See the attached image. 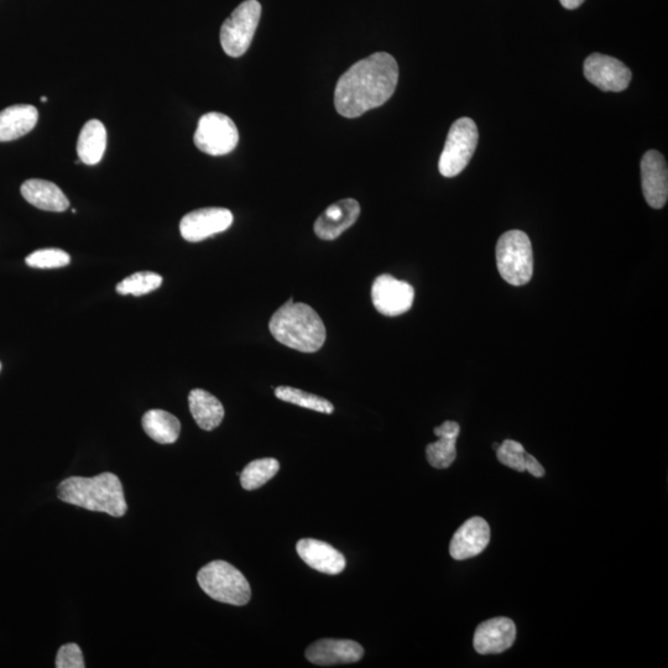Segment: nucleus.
Masks as SVG:
<instances>
[{
  "mask_svg": "<svg viewBox=\"0 0 668 668\" xmlns=\"http://www.w3.org/2000/svg\"><path fill=\"white\" fill-rule=\"evenodd\" d=\"M398 82V62L386 52H377L358 61L339 78L334 106L342 117L358 118L388 102Z\"/></svg>",
  "mask_w": 668,
  "mask_h": 668,
  "instance_id": "obj_1",
  "label": "nucleus"
},
{
  "mask_svg": "<svg viewBox=\"0 0 668 668\" xmlns=\"http://www.w3.org/2000/svg\"><path fill=\"white\" fill-rule=\"evenodd\" d=\"M57 497L64 503L114 518H122L128 510L122 482L113 473H102L92 478H67L57 488Z\"/></svg>",
  "mask_w": 668,
  "mask_h": 668,
  "instance_id": "obj_2",
  "label": "nucleus"
},
{
  "mask_svg": "<svg viewBox=\"0 0 668 668\" xmlns=\"http://www.w3.org/2000/svg\"><path fill=\"white\" fill-rule=\"evenodd\" d=\"M269 330L276 341L302 353L320 351L327 338L325 323L318 313L292 299L271 317Z\"/></svg>",
  "mask_w": 668,
  "mask_h": 668,
  "instance_id": "obj_3",
  "label": "nucleus"
},
{
  "mask_svg": "<svg viewBox=\"0 0 668 668\" xmlns=\"http://www.w3.org/2000/svg\"><path fill=\"white\" fill-rule=\"evenodd\" d=\"M197 582L208 597L224 604H248L252 597L247 578L236 567L224 561H213L202 567Z\"/></svg>",
  "mask_w": 668,
  "mask_h": 668,
  "instance_id": "obj_4",
  "label": "nucleus"
},
{
  "mask_svg": "<svg viewBox=\"0 0 668 668\" xmlns=\"http://www.w3.org/2000/svg\"><path fill=\"white\" fill-rule=\"evenodd\" d=\"M498 270L506 283L523 286L534 273V253L529 236L521 231L503 234L497 244Z\"/></svg>",
  "mask_w": 668,
  "mask_h": 668,
  "instance_id": "obj_5",
  "label": "nucleus"
},
{
  "mask_svg": "<svg viewBox=\"0 0 668 668\" xmlns=\"http://www.w3.org/2000/svg\"><path fill=\"white\" fill-rule=\"evenodd\" d=\"M478 128L471 118H461L452 124L443 148L438 169L445 177H454L466 169L478 145Z\"/></svg>",
  "mask_w": 668,
  "mask_h": 668,
  "instance_id": "obj_6",
  "label": "nucleus"
},
{
  "mask_svg": "<svg viewBox=\"0 0 668 668\" xmlns=\"http://www.w3.org/2000/svg\"><path fill=\"white\" fill-rule=\"evenodd\" d=\"M262 17V5L258 0H245L223 23L221 44L231 57H240L248 51Z\"/></svg>",
  "mask_w": 668,
  "mask_h": 668,
  "instance_id": "obj_7",
  "label": "nucleus"
},
{
  "mask_svg": "<svg viewBox=\"0 0 668 668\" xmlns=\"http://www.w3.org/2000/svg\"><path fill=\"white\" fill-rule=\"evenodd\" d=\"M193 142L202 153L212 156L227 155L237 148V125L226 114L207 113L198 120Z\"/></svg>",
  "mask_w": 668,
  "mask_h": 668,
  "instance_id": "obj_8",
  "label": "nucleus"
},
{
  "mask_svg": "<svg viewBox=\"0 0 668 668\" xmlns=\"http://www.w3.org/2000/svg\"><path fill=\"white\" fill-rule=\"evenodd\" d=\"M375 309L384 316L404 315L414 304L415 290L410 284L384 274L375 279L372 287Z\"/></svg>",
  "mask_w": 668,
  "mask_h": 668,
  "instance_id": "obj_9",
  "label": "nucleus"
},
{
  "mask_svg": "<svg viewBox=\"0 0 668 668\" xmlns=\"http://www.w3.org/2000/svg\"><path fill=\"white\" fill-rule=\"evenodd\" d=\"M233 219V213L227 208H201V210L187 213L181 219V236L190 243L202 242V240L227 231L232 226Z\"/></svg>",
  "mask_w": 668,
  "mask_h": 668,
  "instance_id": "obj_10",
  "label": "nucleus"
},
{
  "mask_svg": "<svg viewBox=\"0 0 668 668\" xmlns=\"http://www.w3.org/2000/svg\"><path fill=\"white\" fill-rule=\"evenodd\" d=\"M583 71L587 80L604 92L625 91L633 76L623 62L602 54L588 56Z\"/></svg>",
  "mask_w": 668,
  "mask_h": 668,
  "instance_id": "obj_11",
  "label": "nucleus"
},
{
  "mask_svg": "<svg viewBox=\"0 0 668 668\" xmlns=\"http://www.w3.org/2000/svg\"><path fill=\"white\" fill-rule=\"evenodd\" d=\"M641 186L649 206L664 208L668 200V170L664 155L649 150L641 159Z\"/></svg>",
  "mask_w": 668,
  "mask_h": 668,
  "instance_id": "obj_12",
  "label": "nucleus"
},
{
  "mask_svg": "<svg viewBox=\"0 0 668 668\" xmlns=\"http://www.w3.org/2000/svg\"><path fill=\"white\" fill-rule=\"evenodd\" d=\"M516 640L513 620L499 617L484 621L474 631L473 646L479 655L501 654L509 650Z\"/></svg>",
  "mask_w": 668,
  "mask_h": 668,
  "instance_id": "obj_13",
  "label": "nucleus"
},
{
  "mask_svg": "<svg viewBox=\"0 0 668 668\" xmlns=\"http://www.w3.org/2000/svg\"><path fill=\"white\" fill-rule=\"evenodd\" d=\"M490 542V526L483 518L474 516L466 521L453 535L450 553L453 560L464 561L473 558L485 549Z\"/></svg>",
  "mask_w": 668,
  "mask_h": 668,
  "instance_id": "obj_14",
  "label": "nucleus"
},
{
  "mask_svg": "<svg viewBox=\"0 0 668 668\" xmlns=\"http://www.w3.org/2000/svg\"><path fill=\"white\" fill-rule=\"evenodd\" d=\"M363 656V647L352 640L323 639L306 650L307 660L317 666L354 664Z\"/></svg>",
  "mask_w": 668,
  "mask_h": 668,
  "instance_id": "obj_15",
  "label": "nucleus"
},
{
  "mask_svg": "<svg viewBox=\"0 0 668 668\" xmlns=\"http://www.w3.org/2000/svg\"><path fill=\"white\" fill-rule=\"evenodd\" d=\"M360 215V206L353 198L333 203L317 218L315 222L316 236L323 240L337 239L351 228Z\"/></svg>",
  "mask_w": 668,
  "mask_h": 668,
  "instance_id": "obj_16",
  "label": "nucleus"
},
{
  "mask_svg": "<svg viewBox=\"0 0 668 668\" xmlns=\"http://www.w3.org/2000/svg\"><path fill=\"white\" fill-rule=\"evenodd\" d=\"M296 550L301 560L318 572L333 576L346 568V558L326 542L304 539L297 542Z\"/></svg>",
  "mask_w": 668,
  "mask_h": 668,
  "instance_id": "obj_17",
  "label": "nucleus"
},
{
  "mask_svg": "<svg viewBox=\"0 0 668 668\" xmlns=\"http://www.w3.org/2000/svg\"><path fill=\"white\" fill-rule=\"evenodd\" d=\"M39 112L30 104H17L0 112V142L7 143L24 137L38 123Z\"/></svg>",
  "mask_w": 668,
  "mask_h": 668,
  "instance_id": "obj_18",
  "label": "nucleus"
},
{
  "mask_svg": "<svg viewBox=\"0 0 668 668\" xmlns=\"http://www.w3.org/2000/svg\"><path fill=\"white\" fill-rule=\"evenodd\" d=\"M22 195L26 201L39 210L65 212L70 207L69 198L60 187L50 181L33 179L22 185Z\"/></svg>",
  "mask_w": 668,
  "mask_h": 668,
  "instance_id": "obj_19",
  "label": "nucleus"
},
{
  "mask_svg": "<svg viewBox=\"0 0 668 668\" xmlns=\"http://www.w3.org/2000/svg\"><path fill=\"white\" fill-rule=\"evenodd\" d=\"M435 435L438 441L430 443L426 447L427 461L433 468H450L457 458V438L461 427L454 421H446L440 427H436Z\"/></svg>",
  "mask_w": 668,
  "mask_h": 668,
  "instance_id": "obj_20",
  "label": "nucleus"
},
{
  "mask_svg": "<svg viewBox=\"0 0 668 668\" xmlns=\"http://www.w3.org/2000/svg\"><path fill=\"white\" fill-rule=\"evenodd\" d=\"M190 411L202 430L212 431L222 424L224 407L216 396L206 390L195 389L189 395Z\"/></svg>",
  "mask_w": 668,
  "mask_h": 668,
  "instance_id": "obj_21",
  "label": "nucleus"
},
{
  "mask_svg": "<svg viewBox=\"0 0 668 668\" xmlns=\"http://www.w3.org/2000/svg\"><path fill=\"white\" fill-rule=\"evenodd\" d=\"M107 149V130L102 122L92 119L83 125L78 137V158L86 165H97Z\"/></svg>",
  "mask_w": 668,
  "mask_h": 668,
  "instance_id": "obj_22",
  "label": "nucleus"
},
{
  "mask_svg": "<svg viewBox=\"0 0 668 668\" xmlns=\"http://www.w3.org/2000/svg\"><path fill=\"white\" fill-rule=\"evenodd\" d=\"M143 429L151 440L160 445H172L179 440L180 420L164 410H150L143 416Z\"/></svg>",
  "mask_w": 668,
  "mask_h": 668,
  "instance_id": "obj_23",
  "label": "nucleus"
},
{
  "mask_svg": "<svg viewBox=\"0 0 668 668\" xmlns=\"http://www.w3.org/2000/svg\"><path fill=\"white\" fill-rule=\"evenodd\" d=\"M279 469L280 464L275 458L255 459L240 474V483L245 490L259 489L273 479Z\"/></svg>",
  "mask_w": 668,
  "mask_h": 668,
  "instance_id": "obj_24",
  "label": "nucleus"
},
{
  "mask_svg": "<svg viewBox=\"0 0 668 668\" xmlns=\"http://www.w3.org/2000/svg\"><path fill=\"white\" fill-rule=\"evenodd\" d=\"M275 395L285 403L305 407V409L321 412V414L331 415L334 411V406L330 401L300 389L290 388V386H279L275 389Z\"/></svg>",
  "mask_w": 668,
  "mask_h": 668,
  "instance_id": "obj_25",
  "label": "nucleus"
},
{
  "mask_svg": "<svg viewBox=\"0 0 668 668\" xmlns=\"http://www.w3.org/2000/svg\"><path fill=\"white\" fill-rule=\"evenodd\" d=\"M161 284H163V278L159 274L142 271V273L130 275L129 278L119 283L117 292L120 295L143 296L158 290Z\"/></svg>",
  "mask_w": 668,
  "mask_h": 668,
  "instance_id": "obj_26",
  "label": "nucleus"
},
{
  "mask_svg": "<svg viewBox=\"0 0 668 668\" xmlns=\"http://www.w3.org/2000/svg\"><path fill=\"white\" fill-rule=\"evenodd\" d=\"M497 451L498 461L504 466L514 469L516 472H526V456L527 452L520 442L513 440H505L501 445L493 446Z\"/></svg>",
  "mask_w": 668,
  "mask_h": 668,
  "instance_id": "obj_27",
  "label": "nucleus"
},
{
  "mask_svg": "<svg viewBox=\"0 0 668 668\" xmlns=\"http://www.w3.org/2000/svg\"><path fill=\"white\" fill-rule=\"evenodd\" d=\"M70 262V255L56 248L36 250L25 259V263L35 269H59L69 265Z\"/></svg>",
  "mask_w": 668,
  "mask_h": 668,
  "instance_id": "obj_28",
  "label": "nucleus"
},
{
  "mask_svg": "<svg viewBox=\"0 0 668 668\" xmlns=\"http://www.w3.org/2000/svg\"><path fill=\"white\" fill-rule=\"evenodd\" d=\"M55 666L57 668H85V660L81 647L77 644H66L57 652Z\"/></svg>",
  "mask_w": 668,
  "mask_h": 668,
  "instance_id": "obj_29",
  "label": "nucleus"
},
{
  "mask_svg": "<svg viewBox=\"0 0 668 668\" xmlns=\"http://www.w3.org/2000/svg\"><path fill=\"white\" fill-rule=\"evenodd\" d=\"M525 467H526V472H529L531 476H534L536 478L545 477L546 474L545 468L542 467L541 463L537 461V459L534 456H531L530 453H527Z\"/></svg>",
  "mask_w": 668,
  "mask_h": 668,
  "instance_id": "obj_30",
  "label": "nucleus"
},
{
  "mask_svg": "<svg viewBox=\"0 0 668 668\" xmlns=\"http://www.w3.org/2000/svg\"><path fill=\"white\" fill-rule=\"evenodd\" d=\"M560 2L563 8L573 10L581 7L584 0H560Z\"/></svg>",
  "mask_w": 668,
  "mask_h": 668,
  "instance_id": "obj_31",
  "label": "nucleus"
},
{
  "mask_svg": "<svg viewBox=\"0 0 668 668\" xmlns=\"http://www.w3.org/2000/svg\"><path fill=\"white\" fill-rule=\"evenodd\" d=\"M41 102H48V98H46V97H41Z\"/></svg>",
  "mask_w": 668,
  "mask_h": 668,
  "instance_id": "obj_32",
  "label": "nucleus"
},
{
  "mask_svg": "<svg viewBox=\"0 0 668 668\" xmlns=\"http://www.w3.org/2000/svg\"><path fill=\"white\" fill-rule=\"evenodd\" d=\"M0 370H2V364H0Z\"/></svg>",
  "mask_w": 668,
  "mask_h": 668,
  "instance_id": "obj_33",
  "label": "nucleus"
}]
</instances>
